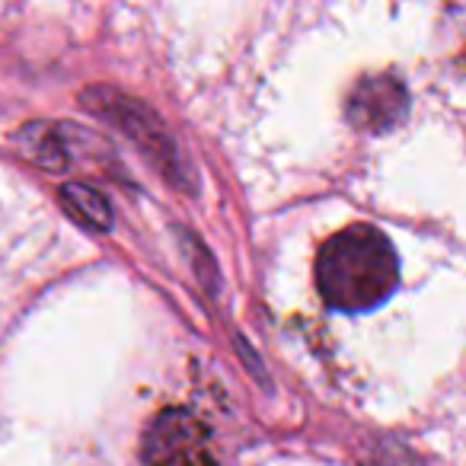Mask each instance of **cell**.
Wrapping results in <instances>:
<instances>
[{"instance_id": "obj_1", "label": "cell", "mask_w": 466, "mask_h": 466, "mask_svg": "<svg viewBox=\"0 0 466 466\" xmlns=\"http://www.w3.org/2000/svg\"><path fill=\"white\" fill-rule=\"evenodd\" d=\"M396 279H400V259L393 253V243L370 224L339 230L317 256V288L332 310H374L393 294Z\"/></svg>"}, {"instance_id": "obj_2", "label": "cell", "mask_w": 466, "mask_h": 466, "mask_svg": "<svg viewBox=\"0 0 466 466\" xmlns=\"http://www.w3.org/2000/svg\"><path fill=\"white\" fill-rule=\"evenodd\" d=\"M144 460L147 466H218L205 425L182 409L157 415L144 434Z\"/></svg>"}, {"instance_id": "obj_3", "label": "cell", "mask_w": 466, "mask_h": 466, "mask_svg": "<svg viewBox=\"0 0 466 466\" xmlns=\"http://www.w3.org/2000/svg\"><path fill=\"white\" fill-rule=\"evenodd\" d=\"M409 96L406 86L396 77H364L349 96V118L355 128L364 131H387L406 116Z\"/></svg>"}, {"instance_id": "obj_4", "label": "cell", "mask_w": 466, "mask_h": 466, "mask_svg": "<svg viewBox=\"0 0 466 466\" xmlns=\"http://www.w3.org/2000/svg\"><path fill=\"white\" fill-rule=\"evenodd\" d=\"M96 109H103L109 118H116L118 125H122L125 131H128L135 141H141L144 147H147V154L150 157H157L160 163H173L176 160V154H173V144H169V137H167V131L160 128V122H157L154 116H150L144 106H135V103H128L125 96H116V99H109L106 106H96Z\"/></svg>"}, {"instance_id": "obj_5", "label": "cell", "mask_w": 466, "mask_h": 466, "mask_svg": "<svg viewBox=\"0 0 466 466\" xmlns=\"http://www.w3.org/2000/svg\"><path fill=\"white\" fill-rule=\"evenodd\" d=\"M65 205L67 211L77 220H84L86 227H96V230H106L112 224V211L106 205V198L90 186H67L65 188Z\"/></svg>"}]
</instances>
